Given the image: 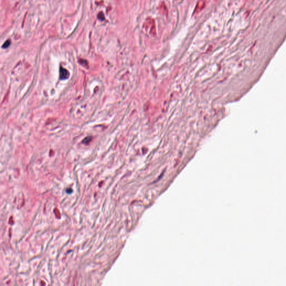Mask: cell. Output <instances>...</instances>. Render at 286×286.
<instances>
[{
    "mask_svg": "<svg viewBox=\"0 0 286 286\" xmlns=\"http://www.w3.org/2000/svg\"><path fill=\"white\" fill-rule=\"evenodd\" d=\"M69 76V72L66 69L62 67L60 68V78L61 80H66Z\"/></svg>",
    "mask_w": 286,
    "mask_h": 286,
    "instance_id": "obj_1",
    "label": "cell"
},
{
    "mask_svg": "<svg viewBox=\"0 0 286 286\" xmlns=\"http://www.w3.org/2000/svg\"><path fill=\"white\" fill-rule=\"evenodd\" d=\"M10 44H11V41L10 40H7L5 42V43L3 44L2 45V48H4V49H6L7 48L10 47Z\"/></svg>",
    "mask_w": 286,
    "mask_h": 286,
    "instance_id": "obj_2",
    "label": "cell"
}]
</instances>
